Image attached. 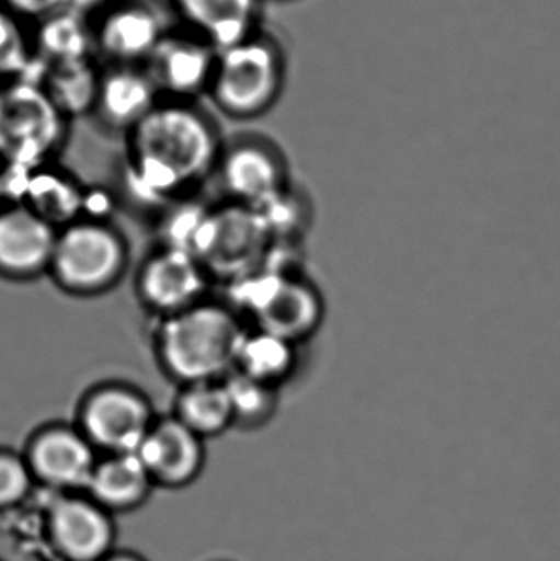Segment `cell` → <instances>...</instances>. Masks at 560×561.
Instances as JSON below:
<instances>
[{"label": "cell", "mask_w": 560, "mask_h": 561, "mask_svg": "<svg viewBox=\"0 0 560 561\" xmlns=\"http://www.w3.org/2000/svg\"><path fill=\"white\" fill-rule=\"evenodd\" d=\"M127 176L150 203H183L216 176L224 144L193 102L161 99L127 131Z\"/></svg>", "instance_id": "cell-1"}, {"label": "cell", "mask_w": 560, "mask_h": 561, "mask_svg": "<svg viewBox=\"0 0 560 561\" xmlns=\"http://www.w3.org/2000/svg\"><path fill=\"white\" fill-rule=\"evenodd\" d=\"M158 320L155 353L164 375L178 385L222 381L236 369L237 352L249 329L236 307L204 299Z\"/></svg>", "instance_id": "cell-2"}, {"label": "cell", "mask_w": 560, "mask_h": 561, "mask_svg": "<svg viewBox=\"0 0 560 561\" xmlns=\"http://www.w3.org/2000/svg\"><path fill=\"white\" fill-rule=\"evenodd\" d=\"M128 259L130 250L118 229L95 217H79L58 230L48 275L72 296H99L121 283Z\"/></svg>", "instance_id": "cell-3"}, {"label": "cell", "mask_w": 560, "mask_h": 561, "mask_svg": "<svg viewBox=\"0 0 560 561\" xmlns=\"http://www.w3.org/2000/svg\"><path fill=\"white\" fill-rule=\"evenodd\" d=\"M285 59L278 46L259 33L217 53L207 94L220 112L249 121L262 117L282 95Z\"/></svg>", "instance_id": "cell-4"}, {"label": "cell", "mask_w": 560, "mask_h": 561, "mask_svg": "<svg viewBox=\"0 0 560 561\" xmlns=\"http://www.w3.org/2000/svg\"><path fill=\"white\" fill-rule=\"evenodd\" d=\"M68 118L42 85L9 81L0 85V160L23 171L45 167L61 148Z\"/></svg>", "instance_id": "cell-5"}, {"label": "cell", "mask_w": 560, "mask_h": 561, "mask_svg": "<svg viewBox=\"0 0 560 561\" xmlns=\"http://www.w3.org/2000/svg\"><path fill=\"white\" fill-rule=\"evenodd\" d=\"M157 417L144 392L122 382H105L89 389L79 402L76 427L95 450L135 454Z\"/></svg>", "instance_id": "cell-6"}, {"label": "cell", "mask_w": 560, "mask_h": 561, "mask_svg": "<svg viewBox=\"0 0 560 561\" xmlns=\"http://www.w3.org/2000/svg\"><path fill=\"white\" fill-rule=\"evenodd\" d=\"M216 176L224 193L237 206H268L288 184V164L282 151L260 138L224 145Z\"/></svg>", "instance_id": "cell-7"}, {"label": "cell", "mask_w": 560, "mask_h": 561, "mask_svg": "<svg viewBox=\"0 0 560 561\" xmlns=\"http://www.w3.org/2000/svg\"><path fill=\"white\" fill-rule=\"evenodd\" d=\"M209 279L193 253L161 245L141 263L135 287L145 309L163 319L207 299Z\"/></svg>", "instance_id": "cell-8"}, {"label": "cell", "mask_w": 560, "mask_h": 561, "mask_svg": "<svg viewBox=\"0 0 560 561\" xmlns=\"http://www.w3.org/2000/svg\"><path fill=\"white\" fill-rule=\"evenodd\" d=\"M216 61V49L196 33L186 28L168 30L144 68L161 95L193 102L209 91Z\"/></svg>", "instance_id": "cell-9"}, {"label": "cell", "mask_w": 560, "mask_h": 561, "mask_svg": "<svg viewBox=\"0 0 560 561\" xmlns=\"http://www.w3.org/2000/svg\"><path fill=\"white\" fill-rule=\"evenodd\" d=\"M58 230L22 201L0 204V276L26 280L48 275Z\"/></svg>", "instance_id": "cell-10"}, {"label": "cell", "mask_w": 560, "mask_h": 561, "mask_svg": "<svg viewBox=\"0 0 560 561\" xmlns=\"http://www.w3.org/2000/svg\"><path fill=\"white\" fill-rule=\"evenodd\" d=\"M94 48L112 65H144L168 32L160 13L145 0H115L91 23Z\"/></svg>", "instance_id": "cell-11"}, {"label": "cell", "mask_w": 560, "mask_h": 561, "mask_svg": "<svg viewBox=\"0 0 560 561\" xmlns=\"http://www.w3.org/2000/svg\"><path fill=\"white\" fill-rule=\"evenodd\" d=\"M25 460L32 474L58 488H88L99 461L84 434L76 425L65 424L36 431Z\"/></svg>", "instance_id": "cell-12"}, {"label": "cell", "mask_w": 560, "mask_h": 561, "mask_svg": "<svg viewBox=\"0 0 560 561\" xmlns=\"http://www.w3.org/2000/svg\"><path fill=\"white\" fill-rule=\"evenodd\" d=\"M263 296L250 304L256 327L299 343L318 329L322 319V299L312 284L282 276H265Z\"/></svg>", "instance_id": "cell-13"}, {"label": "cell", "mask_w": 560, "mask_h": 561, "mask_svg": "<svg viewBox=\"0 0 560 561\" xmlns=\"http://www.w3.org/2000/svg\"><path fill=\"white\" fill-rule=\"evenodd\" d=\"M135 455L151 480L176 486L193 481L203 468L204 440L170 414L157 417Z\"/></svg>", "instance_id": "cell-14"}, {"label": "cell", "mask_w": 560, "mask_h": 561, "mask_svg": "<svg viewBox=\"0 0 560 561\" xmlns=\"http://www.w3.org/2000/svg\"><path fill=\"white\" fill-rule=\"evenodd\" d=\"M184 28L217 53L256 35L262 0H171Z\"/></svg>", "instance_id": "cell-15"}, {"label": "cell", "mask_w": 560, "mask_h": 561, "mask_svg": "<svg viewBox=\"0 0 560 561\" xmlns=\"http://www.w3.org/2000/svg\"><path fill=\"white\" fill-rule=\"evenodd\" d=\"M160 101L144 65H112L102 71L94 114L104 127L127 134Z\"/></svg>", "instance_id": "cell-16"}, {"label": "cell", "mask_w": 560, "mask_h": 561, "mask_svg": "<svg viewBox=\"0 0 560 561\" xmlns=\"http://www.w3.org/2000/svg\"><path fill=\"white\" fill-rule=\"evenodd\" d=\"M52 534L56 546L75 561L98 560L112 540L104 514L81 500H62L53 506Z\"/></svg>", "instance_id": "cell-17"}, {"label": "cell", "mask_w": 560, "mask_h": 561, "mask_svg": "<svg viewBox=\"0 0 560 561\" xmlns=\"http://www.w3.org/2000/svg\"><path fill=\"white\" fill-rule=\"evenodd\" d=\"M296 366L298 343L260 327L247 329L237 352L236 371L279 389L295 375Z\"/></svg>", "instance_id": "cell-18"}, {"label": "cell", "mask_w": 560, "mask_h": 561, "mask_svg": "<svg viewBox=\"0 0 560 561\" xmlns=\"http://www.w3.org/2000/svg\"><path fill=\"white\" fill-rule=\"evenodd\" d=\"M173 415L203 440L219 437L229 428L236 427V417L224 379L180 386Z\"/></svg>", "instance_id": "cell-19"}, {"label": "cell", "mask_w": 560, "mask_h": 561, "mask_svg": "<svg viewBox=\"0 0 560 561\" xmlns=\"http://www.w3.org/2000/svg\"><path fill=\"white\" fill-rule=\"evenodd\" d=\"M101 69L94 59L48 65L43 76L42 88L65 118L84 117L94 114L98 102Z\"/></svg>", "instance_id": "cell-20"}, {"label": "cell", "mask_w": 560, "mask_h": 561, "mask_svg": "<svg viewBox=\"0 0 560 561\" xmlns=\"http://www.w3.org/2000/svg\"><path fill=\"white\" fill-rule=\"evenodd\" d=\"M92 25L81 13L58 10L39 19L35 51L48 65L92 58Z\"/></svg>", "instance_id": "cell-21"}, {"label": "cell", "mask_w": 560, "mask_h": 561, "mask_svg": "<svg viewBox=\"0 0 560 561\" xmlns=\"http://www.w3.org/2000/svg\"><path fill=\"white\" fill-rule=\"evenodd\" d=\"M151 481L137 455H107L95 465L88 490L105 506L128 507L144 500Z\"/></svg>", "instance_id": "cell-22"}, {"label": "cell", "mask_w": 560, "mask_h": 561, "mask_svg": "<svg viewBox=\"0 0 560 561\" xmlns=\"http://www.w3.org/2000/svg\"><path fill=\"white\" fill-rule=\"evenodd\" d=\"M236 417V427L255 431L273 421L279 405V389L233 369L224 379Z\"/></svg>", "instance_id": "cell-23"}, {"label": "cell", "mask_w": 560, "mask_h": 561, "mask_svg": "<svg viewBox=\"0 0 560 561\" xmlns=\"http://www.w3.org/2000/svg\"><path fill=\"white\" fill-rule=\"evenodd\" d=\"M38 61L19 16L0 7V79H28Z\"/></svg>", "instance_id": "cell-24"}, {"label": "cell", "mask_w": 560, "mask_h": 561, "mask_svg": "<svg viewBox=\"0 0 560 561\" xmlns=\"http://www.w3.org/2000/svg\"><path fill=\"white\" fill-rule=\"evenodd\" d=\"M32 484V471L25 458L0 451V507L19 503Z\"/></svg>", "instance_id": "cell-25"}, {"label": "cell", "mask_w": 560, "mask_h": 561, "mask_svg": "<svg viewBox=\"0 0 560 561\" xmlns=\"http://www.w3.org/2000/svg\"><path fill=\"white\" fill-rule=\"evenodd\" d=\"M7 9L12 10L13 13H22L28 16H43L58 10V0H5Z\"/></svg>", "instance_id": "cell-26"}, {"label": "cell", "mask_w": 560, "mask_h": 561, "mask_svg": "<svg viewBox=\"0 0 560 561\" xmlns=\"http://www.w3.org/2000/svg\"><path fill=\"white\" fill-rule=\"evenodd\" d=\"M112 561H137V560H132V559H117V560H112Z\"/></svg>", "instance_id": "cell-27"}]
</instances>
